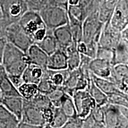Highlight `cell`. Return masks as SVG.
<instances>
[{"label": "cell", "mask_w": 128, "mask_h": 128, "mask_svg": "<svg viewBox=\"0 0 128 128\" xmlns=\"http://www.w3.org/2000/svg\"><path fill=\"white\" fill-rule=\"evenodd\" d=\"M90 114L97 122L104 124V109L102 106L96 104V107L93 108Z\"/></svg>", "instance_id": "39"}, {"label": "cell", "mask_w": 128, "mask_h": 128, "mask_svg": "<svg viewBox=\"0 0 128 128\" xmlns=\"http://www.w3.org/2000/svg\"><path fill=\"white\" fill-rule=\"evenodd\" d=\"M120 32L113 28L109 20L104 24L99 38L98 45L102 47L114 49L120 40Z\"/></svg>", "instance_id": "12"}, {"label": "cell", "mask_w": 128, "mask_h": 128, "mask_svg": "<svg viewBox=\"0 0 128 128\" xmlns=\"http://www.w3.org/2000/svg\"><path fill=\"white\" fill-rule=\"evenodd\" d=\"M49 56L53 54L58 48L57 42L53 34V30L48 29L47 33L44 38L39 42L35 44Z\"/></svg>", "instance_id": "23"}, {"label": "cell", "mask_w": 128, "mask_h": 128, "mask_svg": "<svg viewBox=\"0 0 128 128\" xmlns=\"http://www.w3.org/2000/svg\"><path fill=\"white\" fill-rule=\"evenodd\" d=\"M113 65L108 60L102 59L94 58L91 60L89 68L92 74L97 77L110 80L113 82Z\"/></svg>", "instance_id": "13"}, {"label": "cell", "mask_w": 128, "mask_h": 128, "mask_svg": "<svg viewBox=\"0 0 128 128\" xmlns=\"http://www.w3.org/2000/svg\"><path fill=\"white\" fill-rule=\"evenodd\" d=\"M118 1V0H106L102 1L98 12V17L101 22L104 24L110 20Z\"/></svg>", "instance_id": "26"}, {"label": "cell", "mask_w": 128, "mask_h": 128, "mask_svg": "<svg viewBox=\"0 0 128 128\" xmlns=\"http://www.w3.org/2000/svg\"><path fill=\"white\" fill-rule=\"evenodd\" d=\"M39 12L48 29L54 30L68 23L67 10L62 7L48 4Z\"/></svg>", "instance_id": "3"}, {"label": "cell", "mask_w": 128, "mask_h": 128, "mask_svg": "<svg viewBox=\"0 0 128 128\" xmlns=\"http://www.w3.org/2000/svg\"><path fill=\"white\" fill-rule=\"evenodd\" d=\"M92 77L94 84L107 96L116 93V92H120L114 82L110 80L104 78L97 77L92 73Z\"/></svg>", "instance_id": "25"}, {"label": "cell", "mask_w": 128, "mask_h": 128, "mask_svg": "<svg viewBox=\"0 0 128 128\" xmlns=\"http://www.w3.org/2000/svg\"><path fill=\"white\" fill-rule=\"evenodd\" d=\"M88 92L92 97V98L95 100L97 105L103 106L105 104L108 103V96L104 93L96 85L94 84L92 79L88 87L87 88Z\"/></svg>", "instance_id": "29"}, {"label": "cell", "mask_w": 128, "mask_h": 128, "mask_svg": "<svg viewBox=\"0 0 128 128\" xmlns=\"http://www.w3.org/2000/svg\"><path fill=\"white\" fill-rule=\"evenodd\" d=\"M113 82L120 92L128 94V65L116 64L113 66Z\"/></svg>", "instance_id": "14"}, {"label": "cell", "mask_w": 128, "mask_h": 128, "mask_svg": "<svg viewBox=\"0 0 128 128\" xmlns=\"http://www.w3.org/2000/svg\"><path fill=\"white\" fill-rule=\"evenodd\" d=\"M67 56L68 69L70 71L76 69L79 66L81 54L76 50V44L73 42L65 50Z\"/></svg>", "instance_id": "27"}, {"label": "cell", "mask_w": 128, "mask_h": 128, "mask_svg": "<svg viewBox=\"0 0 128 128\" xmlns=\"http://www.w3.org/2000/svg\"><path fill=\"white\" fill-rule=\"evenodd\" d=\"M8 77L10 80L12 85L17 88L19 86H20L24 82L22 76H14V75H8Z\"/></svg>", "instance_id": "41"}, {"label": "cell", "mask_w": 128, "mask_h": 128, "mask_svg": "<svg viewBox=\"0 0 128 128\" xmlns=\"http://www.w3.org/2000/svg\"><path fill=\"white\" fill-rule=\"evenodd\" d=\"M45 69L33 64H28L22 74L24 82L38 84L44 76Z\"/></svg>", "instance_id": "20"}, {"label": "cell", "mask_w": 128, "mask_h": 128, "mask_svg": "<svg viewBox=\"0 0 128 128\" xmlns=\"http://www.w3.org/2000/svg\"><path fill=\"white\" fill-rule=\"evenodd\" d=\"M82 119L78 116L68 118L62 128H82Z\"/></svg>", "instance_id": "40"}, {"label": "cell", "mask_w": 128, "mask_h": 128, "mask_svg": "<svg viewBox=\"0 0 128 128\" xmlns=\"http://www.w3.org/2000/svg\"><path fill=\"white\" fill-rule=\"evenodd\" d=\"M48 4L59 6L67 10L68 7V0H49Z\"/></svg>", "instance_id": "43"}, {"label": "cell", "mask_w": 128, "mask_h": 128, "mask_svg": "<svg viewBox=\"0 0 128 128\" xmlns=\"http://www.w3.org/2000/svg\"><path fill=\"white\" fill-rule=\"evenodd\" d=\"M0 92L1 96H20L17 90L11 82L8 74L0 63Z\"/></svg>", "instance_id": "19"}, {"label": "cell", "mask_w": 128, "mask_h": 128, "mask_svg": "<svg viewBox=\"0 0 128 128\" xmlns=\"http://www.w3.org/2000/svg\"><path fill=\"white\" fill-rule=\"evenodd\" d=\"M72 99L76 112V115L84 119L90 114L96 103L87 90H78L74 92Z\"/></svg>", "instance_id": "7"}, {"label": "cell", "mask_w": 128, "mask_h": 128, "mask_svg": "<svg viewBox=\"0 0 128 128\" xmlns=\"http://www.w3.org/2000/svg\"><path fill=\"white\" fill-rule=\"evenodd\" d=\"M106 1V0H103V1Z\"/></svg>", "instance_id": "46"}, {"label": "cell", "mask_w": 128, "mask_h": 128, "mask_svg": "<svg viewBox=\"0 0 128 128\" xmlns=\"http://www.w3.org/2000/svg\"><path fill=\"white\" fill-rule=\"evenodd\" d=\"M36 126V128H45L46 122L43 112L32 103L24 99L22 117L21 120Z\"/></svg>", "instance_id": "10"}, {"label": "cell", "mask_w": 128, "mask_h": 128, "mask_svg": "<svg viewBox=\"0 0 128 128\" xmlns=\"http://www.w3.org/2000/svg\"><path fill=\"white\" fill-rule=\"evenodd\" d=\"M0 4L5 19L10 24L18 22L28 10L24 0H1Z\"/></svg>", "instance_id": "6"}, {"label": "cell", "mask_w": 128, "mask_h": 128, "mask_svg": "<svg viewBox=\"0 0 128 128\" xmlns=\"http://www.w3.org/2000/svg\"><path fill=\"white\" fill-rule=\"evenodd\" d=\"M68 118L60 108L55 107V113L50 124V128H62L68 120Z\"/></svg>", "instance_id": "33"}, {"label": "cell", "mask_w": 128, "mask_h": 128, "mask_svg": "<svg viewBox=\"0 0 128 128\" xmlns=\"http://www.w3.org/2000/svg\"><path fill=\"white\" fill-rule=\"evenodd\" d=\"M67 94L62 87H58L48 94L47 96L54 106L60 108L62 101Z\"/></svg>", "instance_id": "32"}, {"label": "cell", "mask_w": 128, "mask_h": 128, "mask_svg": "<svg viewBox=\"0 0 128 128\" xmlns=\"http://www.w3.org/2000/svg\"><path fill=\"white\" fill-rule=\"evenodd\" d=\"M106 128L104 124L97 122L94 118H92L91 114L82 119V128Z\"/></svg>", "instance_id": "38"}, {"label": "cell", "mask_w": 128, "mask_h": 128, "mask_svg": "<svg viewBox=\"0 0 128 128\" xmlns=\"http://www.w3.org/2000/svg\"><path fill=\"white\" fill-rule=\"evenodd\" d=\"M2 18H5L4 17V14H3L2 8H1V4H0V19H2Z\"/></svg>", "instance_id": "45"}, {"label": "cell", "mask_w": 128, "mask_h": 128, "mask_svg": "<svg viewBox=\"0 0 128 128\" xmlns=\"http://www.w3.org/2000/svg\"><path fill=\"white\" fill-rule=\"evenodd\" d=\"M1 64L8 75L22 76L25 69L30 63L26 53L7 42Z\"/></svg>", "instance_id": "1"}, {"label": "cell", "mask_w": 128, "mask_h": 128, "mask_svg": "<svg viewBox=\"0 0 128 128\" xmlns=\"http://www.w3.org/2000/svg\"><path fill=\"white\" fill-rule=\"evenodd\" d=\"M5 36L7 42L10 43L26 52L34 44L31 38L24 32L18 22L11 23L5 30Z\"/></svg>", "instance_id": "4"}, {"label": "cell", "mask_w": 128, "mask_h": 128, "mask_svg": "<svg viewBox=\"0 0 128 128\" xmlns=\"http://www.w3.org/2000/svg\"><path fill=\"white\" fill-rule=\"evenodd\" d=\"M21 97L27 100H32L39 92L38 84L30 82H23L17 88Z\"/></svg>", "instance_id": "28"}, {"label": "cell", "mask_w": 128, "mask_h": 128, "mask_svg": "<svg viewBox=\"0 0 128 128\" xmlns=\"http://www.w3.org/2000/svg\"><path fill=\"white\" fill-rule=\"evenodd\" d=\"M60 108L68 118L77 116L72 97L68 94L65 96Z\"/></svg>", "instance_id": "31"}, {"label": "cell", "mask_w": 128, "mask_h": 128, "mask_svg": "<svg viewBox=\"0 0 128 128\" xmlns=\"http://www.w3.org/2000/svg\"><path fill=\"white\" fill-rule=\"evenodd\" d=\"M92 80L83 76L78 68L70 71L67 79L62 86L64 92L72 97L74 92L78 90H87L90 83Z\"/></svg>", "instance_id": "9"}, {"label": "cell", "mask_w": 128, "mask_h": 128, "mask_svg": "<svg viewBox=\"0 0 128 128\" xmlns=\"http://www.w3.org/2000/svg\"><path fill=\"white\" fill-rule=\"evenodd\" d=\"M68 25L74 42L77 44L82 39V23L68 19Z\"/></svg>", "instance_id": "30"}, {"label": "cell", "mask_w": 128, "mask_h": 128, "mask_svg": "<svg viewBox=\"0 0 128 128\" xmlns=\"http://www.w3.org/2000/svg\"><path fill=\"white\" fill-rule=\"evenodd\" d=\"M104 112L106 128H127L128 117L122 114L119 106L107 103L102 106Z\"/></svg>", "instance_id": "8"}, {"label": "cell", "mask_w": 128, "mask_h": 128, "mask_svg": "<svg viewBox=\"0 0 128 128\" xmlns=\"http://www.w3.org/2000/svg\"><path fill=\"white\" fill-rule=\"evenodd\" d=\"M110 25L115 29L122 32L128 27V0H118L111 17Z\"/></svg>", "instance_id": "11"}, {"label": "cell", "mask_w": 128, "mask_h": 128, "mask_svg": "<svg viewBox=\"0 0 128 128\" xmlns=\"http://www.w3.org/2000/svg\"><path fill=\"white\" fill-rule=\"evenodd\" d=\"M92 1V0H79V4L78 5L85 8L86 10V12H87V8Z\"/></svg>", "instance_id": "44"}, {"label": "cell", "mask_w": 128, "mask_h": 128, "mask_svg": "<svg viewBox=\"0 0 128 128\" xmlns=\"http://www.w3.org/2000/svg\"><path fill=\"white\" fill-rule=\"evenodd\" d=\"M47 68L50 70H64L68 68L67 56L65 50L58 48L56 50L48 56Z\"/></svg>", "instance_id": "18"}, {"label": "cell", "mask_w": 128, "mask_h": 128, "mask_svg": "<svg viewBox=\"0 0 128 128\" xmlns=\"http://www.w3.org/2000/svg\"><path fill=\"white\" fill-rule=\"evenodd\" d=\"M128 65V41L120 38V40L114 49L113 65L116 64Z\"/></svg>", "instance_id": "22"}, {"label": "cell", "mask_w": 128, "mask_h": 128, "mask_svg": "<svg viewBox=\"0 0 128 128\" xmlns=\"http://www.w3.org/2000/svg\"><path fill=\"white\" fill-rule=\"evenodd\" d=\"M20 121L13 113L0 103V128H16Z\"/></svg>", "instance_id": "21"}, {"label": "cell", "mask_w": 128, "mask_h": 128, "mask_svg": "<svg viewBox=\"0 0 128 128\" xmlns=\"http://www.w3.org/2000/svg\"><path fill=\"white\" fill-rule=\"evenodd\" d=\"M104 24L99 20L98 12L89 14L82 23V41L86 44H98Z\"/></svg>", "instance_id": "5"}, {"label": "cell", "mask_w": 128, "mask_h": 128, "mask_svg": "<svg viewBox=\"0 0 128 128\" xmlns=\"http://www.w3.org/2000/svg\"><path fill=\"white\" fill-rule=\"evenodd\" d=\"M26 53L28 56L30 64L47 68L48 55L38 44H32Z\"/></svg>", "instance_id": "16"}, {"label": "cell", "mask_w": 128, "mask_h": 128, "mask_svg": "<svg viewBox=\"0 0 128 128\" xmlns=\"http://www.w3.org/2000/svg\"><path fill=\"white\" fill-rule=\"evenodd\" d=\"M108 103L128 108V94L124 92H116L108 96Z\"/></svg>", "instance_id": "34"}, {"label": "cell", "mask_w": 128, "mask_h": 128, "mask_svg": "<svg viewBox=\"0 0 128 128\" xmlns=\"http://www.w3.org/2000/svg\"><path fill=\"white\" fill-rule=\"evenodd\" d=\"M96 58L108 60L113 64V58H114V49L102 47V46L97 45Z\"/></svg>", "instance_id": "36"}, {"label": "cell", "mask_w": 128, "mask_h": 128, "mask_svg": "<svg viewBox=\"0 0 128 128\" xmlns=\"http://www.w3.org/2000/svg\"><path fill=\"white\" fill-rule=\"evenodd\" d=\"M7 43V40L5 36V33H0V63L1 64L2 62L3 54Z\"/></svg>", "instance_id": "42"}, {"label": "cell", "mask_w": 128, "mask_h": 128, "mask_svg": "<svg viewBox=\"0 0 128 128\" xmlns=\"http://www.w3.org/2000/svg\"><path fill=\"white\" fill-rule=\"evenodd\" d=\"M53 34L57 42L58 48L64 50L74 42L68 24L54 29Z\"/></svg>", "instance_id": "17"}, {"label": "cell", "mask_w": 128, "mask_h": 128, "mask_svg": "<svg viewBox=\"0 0 128 128\" xmlns=\"http://www.w3.org/2000/svg\"><path fill=\"white\" fill-rule=\"evenodd\" d=\"M46 72L49 79L55 87H62L69 76L70 70L68 68L64 70H50L46 68Z\"/></svg>", "instance_id": "24"}, {"label": "cell", "mask_w": 128, "mask_h": 128, "mask_svg": "<svg viewBox=\"0 0 128 128\" xmlns=\"http://www.w3.org/2000/svg\"><path fill=\"white\" fill-rule=\"evenodd\" d=\"M46 69L44 70V76H43L42 78H41L39 82L38 83V87L39 92L47 95L50 92H52L54 88H55L56 87H55L52 84V82H51L50 80L49 79L47 74H46Z\"/></svg>", "instance_id": "35"}, {"label": "cell", "mask_w": 128, "mask_h": 128, "mask_svg": "<svg viewBox=\"0 0 128 128\" xmlns=\"http://www.w3.org/2000/svg\"><path fill=\"white\" fill-rule=\"evenodd\" d=\"M23 100L24 99L21 96H1L0 103L4 105L21 120L23 112Z\"/></svg>", "instance_id": "15"}, {"label": "cell", "mask_w": 128, "mask_h": 128, "mask_svg": "<svg viewBox=\"0 0 128 128\" xmlns=\"http://www.w3.org/2000/svg\"><path fill=\"white\" fill-rule=\"evenodd\" d=\"M49 0H24L28 10L39 12L48 4Z\"/></svg>", "instance_id": "37"}, {"label": "cell", "mask_w": 128, "mask_h": 128, "mask_svg": "<svg viewBox=\"0 0 128 128\" xmlns=\"http://www.w3.org/2000/svg\"><path fill=\"white\" fill-rule=\"evenodd\" d=\"M18 23L34 44L41 41L47 33L48 28L38 12L27 11L18 20Z\"/></svg>", "instance_id": "2"}]
</instances>
